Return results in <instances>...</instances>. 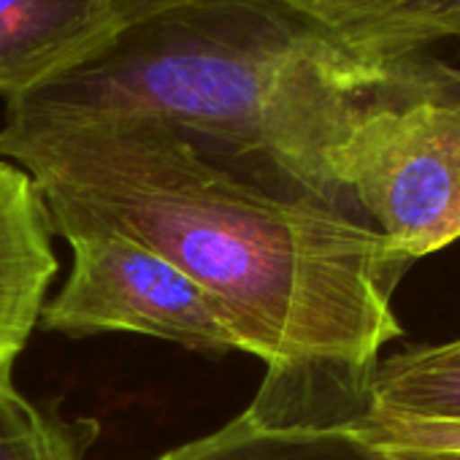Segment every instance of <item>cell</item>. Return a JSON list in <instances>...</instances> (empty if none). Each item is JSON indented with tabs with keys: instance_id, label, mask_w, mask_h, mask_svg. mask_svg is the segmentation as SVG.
<instances>
[{
	"instance_id": "cell-1",
	"label": "cell",
	"mask_w": 460,
	"mask_h": 460,
	"mask_svg": "<svg viewBox=\"0 0 460 460\" xmlns=\"http://www.w3.org/2000/svg\"><path fill=\"white\" fill-rule=\"evenodd\" d=\"M52 236H128L214 304L239 352L266 366L261 417L344 425L382 349L403 336L393 296L414 266L344 198L271 157L146 117L4 119Z\"/></svg>"
},
{
	"instance_id": "cell-2",
	"label": "cell",
	"mask_w": 460,
	"mask_h": 460,
	"mask_svg": "<svg viewBox=\"0 0 460 460\" xmlns=\"http://www.w3.org/2000/svg\"><path fill=\"white\" fill-rule=\"evenodd\" d=\"M460 84L436 55L382 63L293 0H117L103 41L6 119L146 117L258 152L349 200L336 152L379 103Z\"/></svg>"
},
{
	"instance_id": "cell-3",
	"label": "cell",
	"mask_w": 460,
	"mask_h": 460,
	"mask_svg": "<svg viewBox=\"0 0 460 460\" xmlns=\"http://www.w3.org/2000/svg\"><path fill=\"white\" fill-rule=\"evenodd\" d=\"M333 176L411 263L460 242V84L374 106L336 152Z\"/></svg>"
},
{
	"instance_id": "cell-4",
	"label": "cell",
	"mask_w": 460,
	"mask_h": 460,
	"mask_svg": "<svg viewBox=\"0 0 460 460\" xmlns=\"http://www.w3.org/2000/svg\"><path fill=\"white\" fill-rule=\"evenodd\" d=\"M68 244L71 274L39 317L47 331L144 333L214 355L239 349L208 296L155 250L119 234H87Z\"/></svg>"
},
{
	"instance_id": "cell-5",
	"label": "cell",
	"mask_w": 460,
	"mask_h": 460,
	"mask_svg": "<svg viewBox=\"0 0 460 460\" xmlns=\"http://www.w3.org/2000/svg\"><path fill=\"white\" fill-rule=\"evenodd\" d=\"M117 0H0V95L33 93L109 33Z\"/></svg>"
},
{
	"instance_id": "cell-6",
	"label": "cell",
	"mask_w": 460,
	"mask_h": 460,
	"mask_svg": "<svg viewBox=\"0 0 460 460\" xmlns=\"http://www.w3.org/2000/svg\"><path fill=\"white\" fill-rule=\"evenodd\" d=\"M58 274L52 230L31 176L0 160V366H14Z\"/></svg>"
},
{
	"instance_id": "cell-7",
	"label": "cell",
	"mask_w": 460,
	"mask_h": 460,
	"mask_svg": "<svg viewBox=\"0 0 460 460\" xmlns=\"http://www.w3.org/2000/svg\"><path fill=\"white\" fill-rule=\"evenodd\" d=\"M355 52L382 63L433 55L460 44V0H293Z\"/></svg>"
},
{
	"instance_id": "cell-8",
	"label": "cell",
	"mask_w": 460,
	"mask_h": 460,
	"mask_svg": "<svg viewBox=\"0 0 460 460\" xmlns=\"http://www.w3.org/2000/svg\"><path fill=\"white\" fill-rule=\"evenodd\" d=\"M155 460H368L344 425H301L244 409L219 430Z\"/></svg>"
},
{
	"instance_id": "cell-9",
	"label": "cell",
	"mask_w": 460,
	"mask_h": 460,
	"mask_svg": "<svg viewBox=\"0 0 460 460\" xmlns=\"http://www.w3.org/2000/svg\"><path fill=\"white\" fill-rule=\"evenodd\" d=\"M363 409L460 422V336L438 344H409L382 355Z\"/></svg>"
},
{
	"instance_id": "cell-10",
	"label": "cell",
	"mask_w": 460,
	"mask_h": 460,
	"mask_svg": "<svg viewBox=\"0 0 460 460\" xmlns=\"http://www.w3.org/2000/svg\"><path fill=\"white\" fill-rule=\"evenodd\" d=\"M90 417H66L58 403H36L0 366V460H84L98 438Z\"/></svg>"
},
{
	"instance_id": "cell-11",
	"label": "cell",
	"mask_w": 460,
	"mask_h": 460,
	"mask_svg": "<svg viewBox=\"0 0 460 460\" xmlns=\"http://www.w3.org/2000/svg\"><path fill=\"white\" fill-rule=\"evenodd\" d=\"M344 428L368 460H460L457 420H420L363 409Z\"/></svg>"
}]
</instances>
